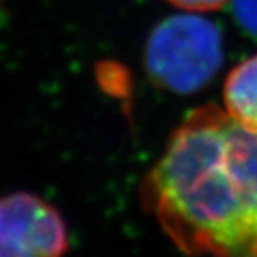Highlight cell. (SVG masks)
<instances>
[{
  "label": "cell",
  "instance_id": "obj_1",
  "mask_svg": "<svg viewBox=\"0 0 257 257\" xmlns=\"http://www.w3.org/2000/svg\"><path fill=\"white\" fill-rule=\"evenodd\" d=\"M140 198L183 252L257 257V130L216 105L189 111Z\"/></svg>",
  "mask_w": 257,
  "mask_h": 257
},
{
  "label": "cell",
  "instance_id": "obj_2",
  "mask_svg": "<svg viewBox=\"0 0 257 257\" xmlns=\"http://www.w3.org/2000/svg\"><path fill=\"white\" fill-rule=\"evenodd\" d=\"M222 62V35L198 15H174L153 30L146 43V68L160 86L176 93L202 88Z\"/></svg>",
  "mask_w": 257,
  "mask_h": 257
},
{
  "label": "cell",
  "instance_id": "obj_3",
  "mask_svg": "<svg viewBox=\"0 0 257 257\" xmlns=\"http://www.w3.org/2000/svg\"><path fill=\"white\" fill-rule=\"evenodd\" d=\"M68 231L50 202L30 193L0 198V257H63Z\"/></svg>",
  "mask_w": 257,
  "mask_h": 257
},
{
  "label": "cell",
  "instance_id": "obj_4",
  "mask_svg": "<svg viewBox=\"0 0 257 257\" xmlns=\"http://www.w3.org/2000/svg\"><path fill=\"white\" fill-rule=\"evenodd\" d=\"M224 110L245 128L257 130V55L242 60L224 81Z\"/></svg>",
  "mask_w": 257,
  "mask_h": 257
},
{
  "label": "cell",
  "instance_id": "obj_5",
  "mask_svg": "<svg viewBox=\"0 0 257 257\" xmlns=\"http://www.w3.org/2000/svg\"><path fill=\"white\" fill-rule=\"evenodd\" d=\"M234 14L240 27L257 37V0H234Z\"/></svg>",
  "mask_w": 257,
  "mask_h": 257
},
{
  "label": "cell",
  "instance_id": "obj_6",
  "mask_svg": "<svg viewBox=\"0 0 257 257\" xmlns=\"http://www.w3.org/2000/svg\"><path fill=\"white\" fill-rule=\"evenodd\" d=\"M166 2L188 12H212L224 7L229 0H166Z\"/></svg>",
  "mask_w": 257,
  "mask_h": 257
}]
</instances>
